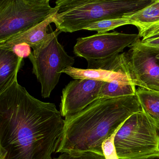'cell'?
<instances>
[{
  "label": "cell",
  "mask_w": 159,
  "mask_h": 159,
  "mask_svg": "<svg viewBox=\"0 0 159 159\" xmlns=\"http://www.w3.org/2000/svg\"><path fill=\"white\" fill-rule=\"evenodd\" d=\"M16 71L0 91V159H52L65 125L54 103L31 96Z\"/></svg>",
  "instance_id": "1"
},
{
  "label": "cell",
  "mask_w": 159,
  "mask_h": 159,
  "mask_svg": "<svg viewBox=\"0 0 159 159\" xmlns=\"http://www.w3.org/2000/svg\"><path fill=\"white\" fill-rule=\"evenodd\" d=\"M142 111L136 94L99 98L79 113L65 118L61 142L56 152L103 153V143L125 120Z\"/></svg>",
  "instance_id": "2"
},
{
  "label": "cell",
  "mask_w": 159,
  "mask_h": 159,
  "mask_svg": "<svg viewBox=\"0 0 159 159\" xmlns=\"http://www.w3.org/2000/svg\"><path fill=\"white\" fill-rule=\"evenodd\" d=\"M152 0H57L53 23L57 30L73 33L93 23L122 17L143 9Z\"/></svg>",
  "instance_id": "3"
},
{
  "label": "cell",
  "mask_w": 159,
  "mask_h": 159,
  "mask_svg": "<svg viewBox=\"0 0 159 159\" xmlns=\"http://www.w3.org/2000/svg\"><path fill=\"white\" fill-rule=\"evenodd\" d=\"M120 159H135L159 153V126L143 111L127 118L114 138Z\"/></svg>",
  "instance_id": "4"
},
{
  "label": "cell",
  "mask_w": 159,
  "mask_h": 159,
  "mask_svg": "<svg viewBox=\"0 0 159 159\" xmlns=\"http://www.w3.org/2000/svg\"><path fill=\"white\" fill-rule=\"evenodd\" d=\"M61 31L56 30L49 33L47 37L33 48L29 57L32 65V73L41 85L43 98L50 97L59 82L62 71L72 67L75 59L66 52L58 42Z\"/></svg>",
  "instance_id": "5"
},
{
  "label": "cell",
  "mask_w": 159,
  "mask_h": 159,
  "mask_svg": "<svg viewBox=\"0 0 159 159\" xmlns=\"http://www.w3.org/2000/svg\"><path fill=\"white\" fill-rule=\"evenodd\" d=\"M50 0H0V42L40 24L57 12Z\"/></svg>",
  "instance_id": "6"
},
{
  "label": "cell",
  "mask_w": 159,
  "mask_h": 159,
  "mask_svg": "<svg viewBox=\"0 0 159 159\" xmlns=\"http://www.w3.org/2000/svg\"><path fill=\"white\" fill-rule=\"evenodd\" d=\"M139 39L136 34L117 31L97 33L77 39L73 52L77 57L86 59L87 69H95L100 63L123 53L126 47Z\"/></svg>",
  "instance_id": "7"
},
{
  "label": "cell",
  "mask_w": 159,
  "mask_h": 159,
  "mask_svg": "<svg viewBox=\"0 0 159 159\" xmlns=\"http://www.w3.org/2000/svg\"><path fill=\"white\" fill-rule=\"evenodd\" d=\"M125 52L136 86L159 92V49L147 47L140 39L130 45Z\"/></svg>",
  "instance_id": "8"
},
{
  "label": "cell",
  "mask_w": 159,
  "mask_h": 159,
  "mask_svg": "<svg viewBox=\"0 0 159 159\" xmlns=\"http://www.w3.org/2000/svg\"><path fill=\"white\" fill-rule=\"evenodd\" d=\"M104 82L86 79L71 81L62 90L61 115L73 116L87 107L99 98Z\"/></svg>",
  "instance_id": "9"
},
{
  "label": "cell",
  "mask_w": 159,
  "mask_h": 159,
  "mask_svg": "<svg viewBox=\"0 0 159 159\" xmlns=\"http://www.w3.org/2000/svg\"><path fill=\"white\" fill-rule=\"evenodd\" d=\"M138 30L141 40L159 37V0L152 2L143 9L122 16Z\"/></svg>",
  "instance_id": "10"
},
{
  "label": "cell",
  "mask_w": 159,
  "mask_h": 159,
  "mask_svg": "<svg viewBox=\"0 0 159 159\" xmlns=\"http://www.w3.org/2000/svg\"><path fill=\"white\" fill-rule=\"evenodd\" d=\"M62 73H66L74 80L86 79L103 82H118L136 86L131 70L110 71L69 67L64 70Z\"/></svg>",
  "instance_id": "11"
},
{
  "label": "cell",
  "mask_w": 159,
  "mask_h": 159,
  "mask_svg": "<svg viewBox=\"0 0 159 159\" xmlns=\"http://www.w3.org/2000/svg\"><path fill=\"white\" fill-rule=\"evenodd\" d=\"M55 15L30 29L0 42V49L12 51L15 46L23 43L33 49L49 35L48 27L53 23Z\"/></svg>",
  "instance_id": "12"
},
{
  "label": "cell",
  "mask_w": 159,
  "mask_h": 159,
  "mask_svg": "<svg viewBox=\"0 0 159 159\" xmlns=\"http://www.w3.org/2000/svg\"><path fill=\"white\" fill-rule=\"evenodd\" d=\"M24 65V58L19 57L13 51L0 49V91Z\"/></svg>",
  "instance_id": "13"
},
{
  "label": "cell",
  "mask_w": 159,
  "mask_h": 159,
  "mask_svg": "<svg viewBox=\"0 0 159 159\" xmlns=\"http://www.w3.org/2000/svg\"><path fill=\"white\" fill-rule=\"evenodd\" d=\"M136 94L142 111L159 126V92L139 87Z\"/></svg>",
  "instance_id": "14"
},
{
  "label": "cell",
  "mask_w": 159,
  "mask_h": 159,
  "mask_svg": "<svg viewBox=\"0 0 159 159\" xmlns=\"http://www.w3.org/2000/svg\"><path fill=\"white\" fill-rule=\"evenodd\" d=\"M136 86L118 82H104L99 98H118L136 94Z\"/></svg>",
  "instance_id": "15"
},
{
  "label": "cell",
  "mask_w": 159,
  "mask_h": 159,
  "mask_svg": "<svg viewBox=\"0 0 159 159\" xmlns=\"http://www.w3.org/2000/svg\"><path fill=\"white\" fill-rule=\"evenodd\" d=\"M129 25H132V24L128 19L122 17H118L105 19L93 23L86 27L84 30L95 31L98 33H107L117 28Z\"/></svg>",
  "instance_id": "16"
},
{
  "label": "cell",
  "mask_w": 159,
  "mask_h": 159,
  "mask_svg": "<svg viewBox=\"0 0 159 159\" xmlns=\"http://www.w3.org/2000/svg\"><path fill=\"white\" fill-rule=\"evenodd\" d=\"M54 159H106V158L104 154L87 152L79 153L64 152Z\"/></svg>",
  "instance_id": "17"
},
{
  "label": "cell",
  "mask_w": 159,
  "mask_h": 159,
  "mask_svg": "<svg viewBox=\"0 0 159 159\" xmlns=\"http://www.w3.org/2000/svg\"><path fill=\"white\" fill-rule=\"evenodd\" d=\"M116 132L103 143V153L106 159H120L118 158L114 145V138Z\"/></svg>",
  "instance_id": "18"
},
{
  "label": "cell",
  "mask_w": 159,
  "mask_h": 159,
  "mask_svg": "<svg viewBox=\"0 0 159 159\" xmlns=\"http://www.w3.org/2000/svg\"><path fill=\"white\" fill-rule=\"evenodd\" d=\"M31 47L25 43L18 44L14 47L12 51H13L19 57L25 58L29 57L31 54Z\"/></svg>",
  "instance_id": "19"
},
{
  "label": "cell",
  "mask_w": 159,
  "mask_h": 159,
  "mask_svg": "<svg viewBox=\"0 0 159 159\" xmlns=\"http://www.w3.org/2000/svg\"><path fill=\"white\" fill-rule=\"evenodd\" d=\"M141 43L147 47L159 50V37L149 39L146 40L142 41L140 40Z\"/></svg>",
  "instance_id": "20"
},
{
  "label": "cell",
  "mask_w": 159,
  "mask_h": 159,
  "mask_svg": "<svg viewBox=\"0 0 159 159\" xmlns=\"http://www.w3.org/2000/svg\"><path fill=\"white\" fill-rule=\"evenodd\" d=\"M135 159H159V153L150 155V156H146V157Z\"/></svg>",
  "instance_id": "21"
},
{
  "label": "cell",
  "mask_w": 159,
  "mask_h": 159,
  "mask_svg": "<svg viewBox=\"0 0 159 159\" xmlns=\"http://www.w3.org/2000/svg\"><path fill=\"white\" fill-rule=\"evenodd\" d=\"M157 58H159V54L158 55V56H157Z\"/></svg>",
  "instance_id": "22"
}]
</instances>
